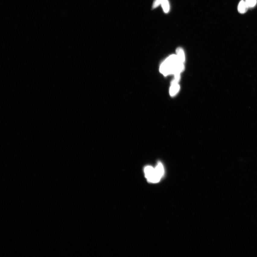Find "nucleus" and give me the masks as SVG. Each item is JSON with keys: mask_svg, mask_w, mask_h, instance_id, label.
Wrapping results in <instances>:
<instances>
[{"mask_svg": "<svg viewBox=\"0 0 257 257\" xmlns=\"http://www.w3.org/2000/svg\"><path fill=\"white\" fill-rule=\"evenodd\" d=\"M144 171L147 180L153 183L159 182L164 174V168L160 162L157 163L155 168L151 166L146 167Z\"/></svg>", "mask_w": 257, "mask_h": 257, "instance_id": "f03ea898", "label": "nucleus"}, {"mask_svg": "<svg viewBox=\"0 0 257 257\" xmlns=\"http://www.w3.org/2000/svg\"><path fill=\"white\" fill-rule=\"evenodd\" d=\"M178 83L174 79L171 82L170 89V94L171 97L175 96L179 91L180 87Z\"/></svg>", "mask_w": 257, "mask_h": 257, "instance_id": "7ed1b4c3", "label": "nucleus"}, {"mask_svg": "<svg viewBox=\"0 0 257 257\" xmlns=\"http://www.w3.org/2000/svg\"><path fill=\"white\" fill-rule=\"evenodd\" d=\"M245 1L249 8L254 7L257 3V0H245Z\"/></svg>", "mask_w": 257, "mask_h": 257, "instance_id": "0eeeda50", "label": "nucleus"}, {"mask_svg": "<svg viewBox=\"0 0 257 257\" xmlns=\"http://www.w3.org/2000/svg\"><path fill=\"white\" fill-rule=\"evenodd\" d=\"M162 1L163 0H154L153 4L152 7V8L154 9L156 8L157 7H158L161 4Z\"/></svg>", "mask_w": 257, "mask_h": 257, "instance_id": "6e6552de", "label": "nucleus"}, {"mask_svg": "<svg viewBox=\"0 0 257 257\" xmlns=\"http://www.w3.org/2000/svg\"><path fill=\"white\" fill-rule=\"evenodd\" d=\"M184 69V64L179 61L176 54H173L169 56L161 64L160 71L165 76L171 75H174V79L179 82L180 74L183 71Z\"/></svg>", "mask_w": 257, "mask_h": 257, "instance_id": "f257e3e1", "label": "nucleus"}, {"mask_svg": "<svg viewBox=\"0 0 257 257\" xmlns=\"http://www.w3.org/2000/svg\"><path fill=\"white\" fill-rule=\"evenodd\" d=\"M161 5L163 11L165 13H168L170 9V5L168 0H163Z\"/></svg>", "mask_w": 257, "mask_h": 257, "instance_id": "423d86ee", "label": "nucleus"}, {"mask_svg": "<svg viewBox=\"0 0 257 257\" xmlns=\"http://www.w3.org/2000/svg\"><path fill=\"white\" fill-rule=\"evenodd\" d=\"M249 8L245 1L244 0H241L239 2L237 7V9L239 13L241 14H244L246 12Z\"/></svg>", "mask_w": 257, "mask_h": 257, "instance_id": "39448f33", "label": "nucleus"}, {"mask_svg": "<svg viewBox=\"0 0 257 257\" xmlns=\"http://www.w3.org/2000/svg\"><path fill=\"white\" fill-rule=\"evenodd\" d=\"M176 55L179 61L181 63L184 64L185 56L184 52L183 49L180 47L177 48L176 50Z\"/></svg>", "mask_w": 257, "mask_h": 257, "instance_id": "20e7f679", "label": "nucleus"}]
</instances>
